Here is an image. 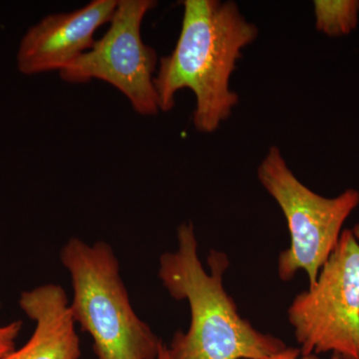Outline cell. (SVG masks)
Returning <instances> with one entry per match:
<instances>
[{
	"mask_svg": "<svg viewBox=\"0 0 359 359\" xmlns=\"http://www.w3.org/2000/svg\"><path fill=\"white\" fill-rule=\"evenodd\" d=\"M181 32L174 50L160 59L154 84L161 112H169L180 90L196 98L193 124L214 133L238 103L231 78L244 48L259 35L238 4L219 0H185Z\"/></svg>",
	"mask_w": 359,
	"mask_h": 359,
	"instance_id": "obj_1",
	"label": "cell"
},
{
	"mask_svg": "<svg viewBox=\"0 0 359 359\" xmlns=\"http://www.w3.org/2000/svg\"><path fill=\"white\" fill-rule=\"evenodd\" d=\"M177 237L178 249L160 257L158 276L173 299L188 302L191 323L167 346L170 359H266L285 348L283 340L259 332L238 313L224 287L226 255L211 250L208 273L193 223L182 224Z\"/></svg>",
	"mask_w": 359,
	"mask_h": 359,
	"instance_id": "obj_2",
	"label": "cell"
},
{
	"mask_svg": "<svg viewBox=\"0 0 359 359\" xmlns=\"http://www.w3.org/2000/svg\"><path fill=\"white\" fill-rule=\"evenodd\" d=\"M60 261L72 283L73 320L91 335L96 359H158L162 340L135 313L113 248L70 238Z\"/></svg>",
	"mask_w": 359,
	"mask_h": 359,
	"instance_id": "obj_3",
	"label": "cell"
},
{
	"mask_svg": "<svg viewBox=\"0 0 359 359\" xmlns=\"http://www.w3.org/2000/svg\"><path fill=\"white\" fill-rule=\"evenodd\" d=\"M257 178L289 226L290 245L278 256V276L287 282L304 271L313 285L339 244L346 219L359 205V191L349 188L334 198L314 193L292 173L276 146L257 168Z\"/></svg>",
	"mask_w": 359,
	"mask_h": 359,
	"instance_id": "obj_4",
	"label": "cell"
},
{
	"mask_svg": "<svg viewBox=\"0 0 359 359\" xmlns=\"http://www.w3.org/2000/svg\"><path fill=\"white\" fill-rule=\"evenodd\" d=\"M287 318L304 355L359 359V245L351 230L344 231L316 283L294 297Z\"/></svg>",
	"mask_w": 359,
	"mask_h": 359,
	"instance_id": "obj_5",
	"label": "cell"
},
{
	"mask_svg": "<svg viewBox=\"0 0 359 359\" xmlns=\"http://www.w3.org/2000/svg\"><path fill=\"white\" fill-rule=\"evenodd\" d=\"M154 0H118L107 32L74 62L59 72L63 81L107 82L128 99L135 112L156 116L161 112L154 78L157 52L142 39L141 28Z\"/></svg>",
	"mask_w": 359,
	"mask_h": 359,
	"instance_id": "obj_6",
	"label": "cell"
},
{
	"mask_svg": "<svg viewBox=\"0 0 359 359\" xmlns=\"http://www.w3.org/2000/svg\"><path fill=\"white\" fill-rule=\"evenodd\" d=\"M118 0H92L69 13L48 14L28 28L16 53V66L26 76L61 70L93 46L94 35L110 23Z\"/></svg>",
	"mask_w": 359,
	"mask_h": 359,
	"instance_id": "obj_7",
	"label": "cell"
},
{
	"mask_svg": "<svg viewBox=\"0 0 359 359\" xmlns=\"http://www.w3.org/2000/svg\"><path fill=\"white\" fill-rule=\"evenodd\" d=\"M20 306L35 321L25 346L0 359H80L81 346L69 299L62 287L39 285L20 294Z\"/></svg>",
	"mask_w": 359,
	"mask_h": 359,
	"instance_id": "obj_8",
	"label": "cell"
},
{
	"mask_svg": "<svg viewBox=\"0 0 359 359\" xmlns=\"http://www.w3.org/2000/svg\"><path fill=\"white\" fill-rule=\"evenodd\" d=\"M316 27L328 37L346 36L358 27V0H316Z\"/></svg>",
	"mask_w": 359,
	"mask_h": 359,
	"instance_id": "obj_9",
	"label": "cell"
},
{
	"mask_svg": "<svg viewBox=\"0 0 359 359\" xmlns=\"http://www.w3.org/2000/svg\"><path fill=\"white\" fill-rule=\"evenodd\" d=\"M22 328V321L15 320L0 325V358L15 349V341Z\"/></svg>",
	"mask_w": 359,
	"mask_h": 359,
	"instance_id": "obj_10",
	"label": "cell"
},
{
	"mask_svg": "<svg viewBox=\"0 0 359 359\" xmlns=\"http://www.w3.org/2000/svg\"><path fill=\"white\" fill-rule=\"evenodd\" d=\"M266 359H318L314 354L311 355H304L302 354L299 348L294 347H285L283 351H278V353L273 354L271 358ZM332 359H340L337 356H332Z\"/></svg>",
	"mask_w": 359,
	"mask_h": 359,
	"instance_id": "obj_11",
	"label": "cell"
},
{
	"mask_svg": "<svg viewBox=\"0 0 359 359\" xmlns=\"http://www.w3.org/2000/svg\"><path fill=\"white\" fill-rule=\"evenodd\" d=\"M158 359H170L169 353H168V347L164 344H161L159 355Z\"/></svg>",
	"mask_w": 359,
	"mask_h": 359,
	"instance_id": "obj_12",
	"label": "cell"
},
{
	"mask_svg": "<svg viewBox=\"0 0 359 359\" xmlns=\"http://www.w3.org/2000/svg\"><path fill=\"white\" fill-rule=\"evenodd\" d=\"M351 231H353L354 238H355V240L358 241L359 245V223L356 224L355 226L351 229Z\"/></svg>",
	"mask_w": 359,
	"mask_h": 359,
	"instance_id": "obj_13",
	"label": "cell"
}]
</instances>
